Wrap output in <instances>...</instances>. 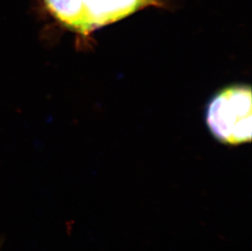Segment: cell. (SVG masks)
I'll list each match as a JSON object with an SVG mask.
<instances>
[{"label": "cell", "instance_id": "cell-1", "mask_svg": "<svg viewBox=\"0 0 252 251\" xmlns=\"http://www.w3.org/2000/svg\"><path fill=\"white\" fill-rule=\"evenodd\" d=\"M252 89L247 86L226 88L210 102L207 124L220 142L239 145L252 140Z\"/></svg>", "mask_w": 252, "mask_h": 251}, {"label": "cell", "instance_id": "cell-2", "mask_svg": "<svg viewBox=\"0 0 252 251\" xmlns=\"http://www.w3.org/2000/svg\"><path fill=\"white\" fill-rule=\"evenodd\" d=\"M150 0H83L86 33L123 19L147 4Z\"/></svg>", "mask_w": 252, "mask_h": 251}, {"label": "cell", "instance_id": "cell-3", "mask_svg": "<svg viewBox=\"0 0 252 251\" xmlns=\"http://www.w3.org/2000/svg\"><path fill=\"white\" fill-rule=\"evenodd\" d=\"M44 2L51 13L67 28L87 34L83 0H44Z\"/></svg>", "mask_w": 252, "mask_h": 251}]
</instances>
